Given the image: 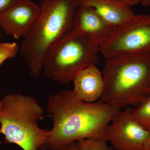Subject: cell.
I'll use <instances>...</instances> for the list:
<instances>
[{
    "mask_svg": "<svg viewBox=\"0 0 150 150\" xmlns=\"http://www.w3.org/2000/svg\"><path fill=\"white\" fill-rule=\"evenodd\" d=\"M144 150H150V137L145 145Z\"/></svg>",
    "mask_w": 150,
    "mask_h": 150,
    "instance_id": "obj_19",
    "label": "cell"
},
{
    "mask_svg": "<svg viewBox=\"0 0 150 150\" xmlns=\"http://www.w3.org/2000/svg\"><path fill=\"white\" fill-rule=\"evenodd\" d=\"M73 82V91L75 96L85 102H96L100 98L104 91L102 74L96 65L87 67L81 71Z\"/></svg>",
    "mask_w": 150,
    "mask_h": 150,
    "instance_id": "obj_10",
    "label": "cell"
},
{
    "mask_svg": "<svg viewBox=\"0 0 150 150\" xmlns=\"http://www.w3.org/2000/svg\"><path fill=\"white\" fill-rule=\"evenodd\" d=\"M104 91L99 100L119 109L137 107L150 96V53L105 58Z\"/></svg>",
    "mask_w": 150,
    "mask_h": 150,
    "instance_id": "obj_2",
    "label": "cell"
},
{
    "mask_svg": "<svg viewBox=\"0 0 150 150\" xmlns=\"http://www.w3.org/2000/svg\"><path fill=\"white\" fill-rule=\"evenodd\" d=\"M115 1L131 7L139 4V0H115Z\"/></svg>",
    "mask_w": 150,
    "mask_h": 150,
    "instance_id": "obj_17",
    "label": "cell"
},
{
    "mask_svg": "<svg viewBox=\"0 0 150 150\" xmlns=\"http://www.w3.org/2000/svg\"><path fill=\"white\" fill-rule=\"evenodd\" d=\"M133 108L120 110L107 126V140L116 150H144L150 132L134 118Z\"/></svg>",
    "mask_w": 150,
    "mask_h": 150,
    "instance_id": "obj_7",
    "label": "cell"
},
{
    "mask_svg": "<svg viewBox=\"0 0 150 150\" xmlns=\"http://www.w3.org/2000/svg\"><path fill=\"white\" fill-rule=\"evenodd\" d=\"M79 6L92 8L115 27L125 23L135 14L131 6L115 0H81Z\"/></svg>",
    "mask_w": 150,
    "mask_h": 150,
    "instance_id": "obj_11",
    "label": "cell"
},
{
    "mask_svg": "<svg viewBox=\"0 0 150 150\" xmlns=\"http://www.w3.org/2000/svg\"><path fill=\"white\" fill-rule=\"evenodd\" d=\"M80 1L81 0L40 1L39 17L20 47L22 56L32 76H39L46 51L73 27L74 15Z\"/></svg>",
    "mask_w": 150,
    "mask_h": 150,
    "instance_id": "obj_3",
    "label": "cell"
},
{
    "mask_svg": "<svg viewBox=\"0 0 150 150\" xmlns=\"http://www.w3.org/2000/svg\"><path fill=\"white\" fill-rule=\"evenodd\" d=\"M18 50V45L15 42L0 43V65L6 60L14 57Z\"/></svg>",
    "mask_w": 150,
    "mask_h": 150,
    "instance_id": "obj_14",
    "label": "cell"
},
{
    "mask_svg": "<svg viewBox=\"0 0 150 150\" xmlns=\"http://www.w3.org/2000/svg\"><path fill=\"white\" fill-rule=\"evenodd\" d=\"M40 12L39 5L30 0H18L0 15V26L6 34L16 39L24 38L32 30Z\"/></svg>",
    "mask_w": 150,
    "mask_h": 150,
    "instance_id": "obj_8",
    "label": "cell"
},
{
    "mask_svg": "<svg viewBox=\"0 0 150 150\" xmlns=\"http://www.w3.org/2000/svg\"><path fill=\"white\" fill-rule=\"evenodd\" d=\"M121 110L99 100H80L71 90L51 95L47 111L53 126L46 144L48 149L54 150L89 137L107 141V126Z\"/></svg>",
    "mask_w": 150,
    "mask_h": 150,
    "instance_id": "obj_1",
    "label": "cell"
},
{
    "mask_svg": "<svg viewBox=\"0 0 150 150\" xmlns=\"http://www.w3.org/2000/svg\"><path fill=\"white\" fill-rule=\"evenodd\" d=\"M1 101L0 134L6 143L15 144L23 150H38L46 144L50 131L38 126L43 110L35 98L9 94Z\"/></svg>",
    "mask_w": 150,
    "mask_h": 150,
    "instance_id": "obj_4",
    "label": "cell"
},
{
    "mask_svg": "<svg viewBox=\"0 0 150 150\" xmlns=\"http://www.w3.org/2000/svg\"><path fill=\"white\" fill-rule=\"evenodd\" d=\"M139 4H141L144 6L150 7V0H139Z\"/></svg>",
    "mask_w": 150,
    "mask_h": 150,
    "instance_id": "obj_18",
    "label": "cell"
},
{
    "mask_svg": "<svg viewBox=\"0 0 150 150\" xmlns=\"http://www.w3.org/2000/svg\"><path fill=\"white\" fill-rule=\"evenodd\" d=\"M73 28L100 49L112 37L116 27L101 17L92 8L79 6L75 12Z\"/></svg>",
    "mask_w": 150,
    "mask_h": 150,
    "instance_id": "obj_9",
    "label": "cell"
},
{
    "mask_svg": "<svg viewBox=\"0 0 150 150\" xmlns=\"http://www.w3.org/2000/svg\"><path fill=\"white\" fill-rule=\"evenodd\" d=\"M18 0H0V15L4 13Z\"/></svg>",
    "mask_w": 150,
    "mask_h": 150,
    "instance_id": "obj_15",
    "label": "cell"
},
{
    "mask_svg": "<svg viewBox=\"0 0 150 150\" xmlns=\"http://www.w3.org/2000/svg\"><path fill=\"white\" fill-rule=\"evenodd\" d=\"M132 113L134 119L150 132V96L133 109Z\"/></svg>",
    "mask_w": 150,
    "mask_h": 150,
    "instance_id": "obj_12",
    "label": "cell"
},
{
    "mask_svg": "<svg viewBox=\"0 0 150 150\" xmlns=\"http://www.w3.org/2000/svg\"><path fill=\"white\" fill-rule=\"evenodd\" d=\"M38 150H48V148L46 146V145H43L42 146L40 147Z\"/></svg>",
    "mask_w": 150,
    "mask_h": 150,
    "instance_id": "obj_20",
    "label": "cell"
},
{
    "mask_svg": "<svg viewBox=\"0 0 150 150\" xmlns=\"http://www.w3.org/2000/svg\"><path fill=\"white\" fill-rule=\"evenodd\" d=\"M54 150H80L77 142L71 143L67 146L57 148Z\"/></svg>",
    "mask_w": 150,
    "mask_h": 150,
    "instance_id": "obj_16",
    "label": "cell"
},
{
    "mask_svg": "<svg viewBox=\"0 0 150 150\" xmlns=\"http://www.w3.org/2000/svg\"><path fill=\"white\" fill-rule=\"evenodd\" d=\"M1 139H0V145H1Z\"/></svg>",
    "mask_w": 150,
    "mask_h": 150,
    "instance_id": "obj_22",
    "label": "cell"
},
{
    "mask_svg": "<svg viewBox=\"0 0 150 150\" xmlns=\"http://www.w3.org/2000/svg\"><path fill=\"white\" fill-rule=\"evenodd\" d=\"M104 58L114 55L150 53V15L134 14L116 27L112 37L100 48Z\"/></svg>",
    "mask_w": 150,
    "mask_h": 150,
    "instance_id": "obj_6",
    "label": "cell"
},
{
    "mask_svg": "<svg viewBox=\"0 0 150 150\" xmlns=\"http://www.w3.org/2000/svg\"><path fill=\"white\" fill-rule=\"evenodd\" d=\"M100 49L72 28L48 49L43 63L44 78L67 85L87 67L96 65Z\"/></svg>",
    "mask_w": 150,
    "mask_h": 150,
    "instance_id": "obj_5",
    "label": "cell"
},
{
    "mask_svg": "<svg viewBox=\"0 0 150 150\" xmlns=\"http://www.w3.org/2000/svg\"><path fill=\"white\" fill-rule=\"evenodd\" d=\"M1 100H0V108H1Z\"/></svg>",
    "mask_w": 150,
    "mask_h": 150,
    "instance_id": "obj_21",
    "label": "cell"
},
{
    "mask_svg": "<svg viewBox=\"0 0 150 150\" xmlns=\"http://www.w3.org/2000/svg\"><path fill=\"white\" fill-rule=\"evenodd\" d=\"M107 140L100 137H92L77 142L80 150H113L108 146Z\"/></svg>",
    "mask_w": 150,
    "mask_h": 150,
    "instance_id": "obj_13",
    "label": "cell"
},
{
    "mask_svg": "<svg viewBox=\"0 0 150 150\" xmlns=\"http://www.w3.org/2000/svg\"><path fill=\"white\" fill-rule=\"evenodd\" d=\"M2 65H0V67H1V66Z\"/></svg>",
    "mask_w": 150,
    "mask_h": 150,
    "instance_id": "obj_23",
    "label": "cell"
}]
</instances>
